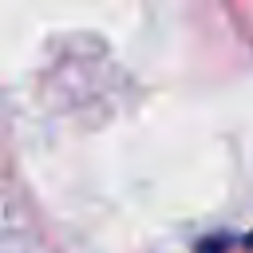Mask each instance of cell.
I'll return each mask as SVG.
<instances>
[{"mask_svg": "<svg viewBox=\"0 0 253 253\" xmlns=\"http://www.w3.org/2000/svg\"><path fill=\"white\" fill-rule=\"evenodd\" d=\"M249 245H253V233H249Z\"/></svg>", "mask_w": 253, "mask_h": 253, "instance_id": "obj_1", "label": "cell"}]
</instances>
